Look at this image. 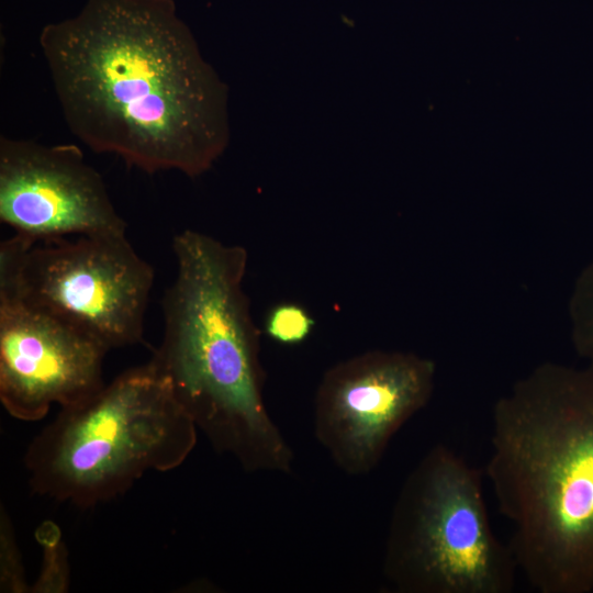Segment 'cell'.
Returning <instances> with one entry per match:
<instances>
[{
    "label": "cell",
    "instance_id": "obj_13",
    "mask_svg": "<svg viewBox=\"0 0 593 593\" xmlns=\"http://www.w3.org/2000/svg\"><path fill=\"white\" fill-rule=\"evenodd\" d=\"M46 544L45 563L32 591L63 592L68 585L67 553L56 534L54 540H42Z\"/></svg>",
    "mask_w": 593,
    "mask_h": 593
},
{
    "label": "cell",
    "instance_id": "obj_4",
    "mask_svg": "<svg viewBox=\"0 0 593 593\" xmlns=\"http://www.w3.org/2000/svg\"><path fill=\"white\" fill-rule=\"evenodd\" d=\"M198 428L148 361L66 407L30 444L24 463L38 495L94 506L148 471L179 467Z\"/></svg>",
    "mask_w": 593,
    "mask_h": 593
},
{
    "label": "cell",
    "instance_id": "obj_7",
    "mask_svg": "<svg viewBox=\"0 0 593 593\" xmlns=\"http://www.w3.org/2000/svg\"><path fill=\"white\" fill-rule=\"evenodd\" d=\"M436 363L414 353L369 350L331 367L314 401V433L339 469L367 474L434 392Z\"/></svg>",
    "mask_w": 593,
    "mask_h": 593
},
{
    "label": "cell",
    "instance_id": "obj_10",
    "mask_svg": "<svg viewBox=\"0 0 593 593\" xmlns=\"http://www.w3.org/2000/svg\"><path fill=\"white\" fill-rule=\"evenodd\" d=\"M569 318L574 350L593 366V260L575 280L569 301Z\"/></svg>",
    "mask_w": 593,
    "mask_h": 593
},
{
    "label": "cell",
    "instance_id": "obj_2",
    "mask_svg": "<svg viewBox=\"0 0 593 593\" xmlns=\"http://www.w3.org/2000/svg\"><path fill=\"white\" fill-rule=\"evenodd\" d=\"M484 477L540 593L593 592V366L547 361L492 410Z\"/></svg>",
    "mask_w": 593,
    "mask_h": 593
},
{
    "label": "cell",
    "instance_id": "obj_9",
    "mask_svg": "<svg viewBox=\"0 0 593 593\" xmlns=\"http://www.w3.org/2000/svg\"><path fill=\"white\" fill-rule=\"evenodd\" d=\"M109 350L69 323L0 294V401L23 422L77 404L104 384Z\"/></svg>",
    "mask_w": 593,
    "mask_h": 593
},
{
    "label": "cell",
    "instance_id": "obj_12",
    "mask_svg": "<svg viewBox=\"0 0 593 593\" xmlns=\"http://www.w3.org/2000/svg\"><path fill=\"white\" fill-rule=\"evenodd\" d=\"M0 588L1 592L21 593L29 591L14 532L4 510L0 518Z\"/></svg>",
    "mask_w": 593,
    "mask_h": 593
},
{
    "label": "cell",
    "instance_id": "obj_8",
    "mask_svg": "<svg viewBox=\"0 0 593 593\" xmlns=\"http://www.w3.org/2000/svg\"><path fill=\"white\" fill-rule=\"evenodd\" d=\"M0 221L32 238L124 235L102 176L74 144L0 137Z\"/></svg>",
    "mask_w": 593,
    "mask_h": 593
},
{
    "label": "cell",
    "instance_id": "obj_1",
    "mask_svg": "<svg viewBox=\"0 0 593 593\" xmlns=\"http://www.w3.org/2000/svg\"><path fill=\"white\" fill-rule=\"evenodd\" d=\"M64 119L97 153L195 177L227 139L225 91L172 0H86L40 34Z\"/></svg>",
    "mask_w": 593,
    "mask_h": 593
},
{
    "label": "cell",
    "instance_id": "obj_11",
    "mask_svg": "<svg viewBox=\"0 0 593 593\" xmlns=\"http://www.w3.org/2000/svg\"><path fill=\"white\" fill-rule=\"evenodd\" d=\"M314 318L306 309L294 302L273 305L265 317L266 335L282 345L303 343L312 333Z\"/></svg>",
    "mask_w": 593,
    "mask_h": 593
},
{
    "label": "cell",
    "instance_id": "obj_3",
    "mask_svg": "<svg viewBox=\"0 0 593 593\" xmlns=\"http://www.w3.org/2000/svg\"><path fill=\"white\" fill-rule=\"evenodd\" d=\"M171 247L177 271L149 362L217 451L248 472H289L292 451L262 395L260 334L243 287L246 249L192 230Z\"/></svg>",
    "mask_w": 593,
    "mask_h": 593
},
{
    "label": "cell",
    "instance_id": "obj_6",
    "mask_svg": "<svg viewBox=\"0 0 593 593\" xmlns=\"http://www.w3.org/2000/svg\"><path fill=\"white\" fill-rule=\"evenodd\" d=\"M153 267L124 235L32 238L0 245V294L47 312L109 351L143 339Z\"/></svg>",
    "mask_w": 593,
    "mask_h": 593
},
{
    "label": "cell",
    "instance_id": "obj_5",
    "mask_svg": "<svg viewBox=\"0 0 593 593\" xmlns=\"http://www.w3.org/2000/svg\"><path fill=\"white\" fill-rule=\"evenodd\" d=\"M484 473L445 445L406 477L385 542L383 574L401 593H511L517 566L488 513Z\"/></svg>",
    "mask_w": 593,
    "mask_h": 593
}]
</instances>
